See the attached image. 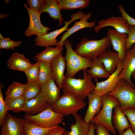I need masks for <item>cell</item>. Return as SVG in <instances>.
Segmentation results:
<instances>
[{"label": "cell", "instance_id": "8fae6325", "mask_svg": "<svg viewBox=\"0 0 135 135\" xmlns=\"http://www.w3.org/2000/svg\"><path fill=\"white\" fill-rule=\"evenodd\" d=\"M24 120L7 113L0 130L1 135H23Z\"/></svg>", "mask_w": 135, "mask_h": 135}, {"label": "cell", "instance_id": "ac0fdd59", "mask_svg": "<svg viewBox=\"0 0 135 135\" xmlns=\"http://www.w3.org/2000/svg\"><path fill=\"white\" fill-rule=\"evenodd\" d=\"M41 92L36 97L26 101L24 112L28 115L38 114L50 106Z\"/></svg>", "mask_w": 135, "mask_h": 135}, {"label": "cell", "instance_id": "836d02e7", "mask_svg": "<svg viewBox=\"0 0 135 135\" xmlns=\"http://www.w3.org/2000/svg\"><path fill=\"white\" fill-rule=\"evenodd\" d=\"M20 41H15L10 40V38L3 37L0 34V48L8 50L20 46L22 44Z\"/></svg>", "mask_w": 135, "mask_h": 135}, {"label": "cell", "instance_id": "d6986e66", "mask_svg": "<svg viewBox=\"0 0 135 135\" xmlns=\"http://www.w3.org/2000/svg\"><path fill=\"white\" fill-rule=\"evenodd\" d=\"M61 10L59 0H44L39 12L42 14L46 12L48 13L50 17L55 20H58V26L61 25L64 19L60 12Z\"/></svg>", "mask_w": 135, "mask_h": 135}, {"label": "cell", "instance_id": "d4e9b609", "mask_svg": "<svg viewBox=\"0 0 135 135\" xmlns=\"http://www.w3.org/2000/svg\"><path fill=\"white\" fill-rule=\"evenodd\" d=\"M63 49V46L54 48L47 46L42 52L36 54L34 58L38 61L50 63L56 56L61 53Z\"/></svg>", "mask_w": 135, "mask_h": 135}, {"label": "cell", "instance_id": "2e32d148", "mask_svg": "<svg viewBox=\"0 0 135 135\" xmlns=\"http://www.w3.org/2000/svg\"><path fill=\"white\" fill-rule=\"evenodd\" d=\"M97 58L103 64L106 71L110 75L116 70L118 65L122 60L117 52H114L110 49L101 53Z\"/></svg>", "mask_w": 135, "mask_h": 135}, {"label": "cell", "instance_id": "3957f363", "mask_svg": "<svg viewBox=\"0 0 135 135\" xmlns=\"http://www.w3.org/2000/svg\"><path fill=\"white\" fill-rule=\"evenodd\" d=\"M66 49L64 58L66 63V76L74 78L75 75L81 70H86L90 68L93 60L83 57L74 51L72 44L67 39L64 42Z\"/></svg>", "mask_w": 135, "mask_h": 135}, {"label": "cell", "instance_id": "ba28073f", "mask_svg": "<svg viewBox=\"0 0 135 135\" xmlns=\"http://www.w3.org/2000/svg\"><path fill=\"white\" fill-rule=\"evenodd\" d=\"M86 14V13H83L82 11L74 14H72L70 20L69 21H64V23L65 25L62 28L56 30L45 35L37 36L34 40L35 46L46 47L56 46L57 43L59 42L56 39L57 36L64 32L67 31L68 29V26L72 22L76 20L80 19Z\"/></svg>", "mask_w": 135, "mask_h": 135}, {"label": "cell", "instance_id": "5b68a950", "mask_svg": "<svg viewBox=\"0 0 135 135\" xmlns=\"http://www.w3.org/2000/svg\"><path fill=\"white\" fill-rule=\"evenodd\" d=\"M103 105L99 113L94 116L91 122L104 126L109 132L114 135L116 132L112 124V120L113 109L117 105H120L118 100L114 96L106 94L102 96Z\"/></svg>", "mask_w": 135, "mask_h": 135}, {"label": "cell", "instance_id": "4316f807", "mask_svg": "<svg viewBox=\"0 0 135 135\" xmlns=\"http://www.w3.org/2000/svg\"><path fill=\"white\" fill-rule=\"evenodd\" d=\"M86 72L92 78H108L110 76L106 70L103 64L98 58L93 60L90 68Z\"/></svg>", "mask_w": 135, "mask_h": 135}, {"label": "cell", "instance_id": "f1b7e54d", "mask_svg": "<svg viewBox=\"0 0 135 135\" xmlns=\"http://www.w3.org/2000/svg\"><path fill=\"white\" fill-rule=\"evenodd\" d=\"M25 88V84L14 82L10 84L6 93L5 99L18 98L23 96Z\"/></svg>", "mask_w": 135, "mask_h": 135}, {"label": "cell", "instance_id": "83f0119b", "mask_svg": "<svg viewBox=\"0 0 135 135\" xmlns=\"http://www.w3.org/2000/svg\"><path fill=\"white\" fill-rule=\"evenodd\" d=\"M61 10L82 9L87 8L90 0H59Z\"/></svg>", "mask_w": 135, "mask_h": 135}, {"label": "cell", "instance_id": "4fadbf2b", "mask_svg": "<svg viewBox=\"0 0 135 135\" xmlns=\"http://www.w3.org/2000/svg\"><path fill=\"white\" fill-rule=\"evenodd\" d=\"M98 24L94 28L96 33H98L102 28L108 26L112 27L117 31L128 35L130 31V26L126 20L120 16H112L106 19L98 21Z\"/></svg>", "mask_w": 135, "mask_h": 135}, {"label": "cell", "instance_id": "4dcf8cb0", "mask_svg": "<svg viewBox=\"0 0 135 135\" xmlns=\"http://www.w3.org/2000/svg\"><path fill=\"white\" fill-rule=\"evenodd\" d=\"M38 61L40 70L38 82L42 85L52 78V70L50 63Z\"/></svg>", "mask_w": 135, "mask_h": 135}, {"label": "cell", "instance_id": "ab89813d", "mask_svg": "<svg viewBox=\"0 0 135 135\" xmlns=\"http://www.w3.org/2000/svg\"><path fill=\"white\" fill-rule=\"evenodd\" d=\"M95 124L97 135H110L109 131L104 126L99 124Z\"/></svg>", "mask_w": 135, "mask_h": 135}, {"label": "cell", "instance_id": "8d00e7d4", "mask_svg": "<svg viewBox=\"0 0 135 135\" xmlns=\"http://www.w3.org/2000/svg\"><path fill=\"white\" fill-rule=\"evenodd\" d=\"M135 44V26H130V31L126 40L125 46L126 51L130 49Z\"/></svg>", "mask_w": 135, "mask_h": 135}, {"label": "cell", "instance_id": "5bb4252c", "mask_svg": "<svg viewBox=\"0 0 135 135\" xmlns=\"http://www.w3.org/2000/svg\"><path fill=\"white\" fill-rule=\"evenodd\" d=\"M106 35L110 38L113 49L118 53L120 58L123 60L126 54L125 46L128 35L109 28Z\"/></svg>", "mask_w": 135, "mask_h": 135}, {"label": "cell", "instance_id": "603a6c76", "mask_svg": "<svg viewBox=\"0 0 135 135\" xmlns=\"http://www.w3.org/2000/svg\"><path fill=\"white\" fill-rule=\"evenodd\" d=\"M114 112L112 117L113 126L118 131L119 134L125 129L131 127L125 114L122 111L120 105L116 106L114 108Z\"/></svg>", "mask_w": 135, "mask_h": 135}, {"label": "cell", "instance_id": "30bf717a", "mask_svg": "<svg viewBox=\"0 0 135 135\" xmlns=\"http://www.w3.org/2000/svg\"><path fill=\"white\" fill-rule=\"evenodd\" d=\"M123 67V60L119 63L116 70L105 80L100 82L95 79L96 82L94 90L91 93L100 96H103L112 92L115 88L120 79L118 76L122 72Z\"/></svg>", "mask_w": 135, "mask_h": 135}, {"label": "cell", "instance_id": "f546056e", "mask_svg": "<svg viewBox=\"0 0 135 135\" xmlns=\"http://www.w3.org/2000/svg\"><path fill=\"white\" fill-rule=\"evenodd\" d=\"M23 96L26 100L35 98L41 92V85L38 82H29L25 84Z\"/></svg>", "mask_w": 135, "mask_h": 135}, {"label": "cell", "instance_id": "f6af8a7d", "mask_svg": "<svg viewBox=\"0 0 135 135\" xmlns=\"http://www.w3.org/2000/svg\"><path fill=\"white\" fill-rule=\"evenodd\" d=\"M132 75V76L133 78H134V79L135 80V70L133 72Z\"/></svg>", "mask_w": 135, "mask_h": 135}, {"label": "cell", "instance_id": "ffe728a7", "mask_svg": "<svg viewBox=\"0 0 135 135\" xmlns=\"http://www.w3.org/2000/svg\"><path fill=\"white\" fill-rule=\"evenodd\" d=\"M87 97L88 100V106L84 119L88 123H90L95 115L101 110L103 105L102 96L94 93H91Z\"/></svg>", "mask_w": 135, "mask_h": 135}, {"label": "cell", "instance_id": "52a82bcc", "mask_svg": "<svg viewBox=\"0 0 135 135\" xmlns=\"http://www.w3.org/2000/svg\"><path fill=\"white\" fill-rule=\"evenodd\" d=\"M64 115L53 111L51 106L40 113L31 115L26 114L25 119L30 120L42 128H48L58 125L64 120Z\"/></svg>", "mask_w": 135, "mask_h": 135}, {"label": "cell", "instance_id": "60d3db41", "mask_svg": "<svg viewBox=\"0 0 135 135\" xmlns=\"http://www.w3.org/2000/svg\"><path fill=\"white\" fill-rule=\"evenodd\" d=\"M65 130L64 128L58 126L52 130L48 135H63Z\"/></svg>", "mask_w": 135, "mask_h": 135}, {"label": "cell", "instance_id": "cb8c5ba5", "mask_svg": "<svg viewBox=\"0 0 135 135\" xmlns=\"http://www.w3.org/2000/svg\"><path fill=\"white\" fill-rule=\"evenodd\" d=\"M72 115L76 119V122L71 124L70 127V131H68L69 135H88L90 124L86 122L77 113Z\"/></svg>", "mask_w": 135, "mask_h": 135}, {"label": "cell", "instance_id": "9c48e42d", "mask_svg": "<svg viewBox=\"0 0 135 135\" xmlns=\"http://www.w3.org/2000/svg\"><path fill=\"white\" fill-rule=\"evenodd\" d=\"M24 6L28 11L30 18L28 26L25 32V35L30 36L36 35L38 36L48 34V31L50 29L48 27L43 26L41 23L40 17L41 14L39 11L36 12L30 8L26 3Z\"/></svg>", "mask_w": 135, "mask_h": 135}, {"label": "cell", "instance_id": "6da1fadb", "mask_svg": "<svg viewBox=\"0 0 135 135\" xmlns=\"http://www.w3.org/2000/svg\"><path fill=\"white\" fill-rule=\"evenodd\" d=\"M112 46L110 38L106 36L97 40L83 37L77 44L74 51L83 57L93 60Z\"/></svg>", "mask_w": 135, "mask_h": 135}, {"label": "cell", "instance_id": "277c9868", "mask_svg": "<svg viewBox=\"0 0 135 135\" xmlns=\"http://www.w3.org/2000/svg\"><path fill=\"white\" fill-rule=\"evenodd\" d=\"M86 104L72 92H64L55 102L51 106L54 112L68 116L77 113Z\"/></svg>", "mask_w": 135, "mask_h": 135}, {"label": "cell", "instance_id": "e575fe53", "mask_svg": "<svg viewBox=\"0 0 135 135\" xmlns=\"http://www.w3.org/2000/svg\"><path fill=\"white\" fill-rule=\"evenodd\" d=\"M2 84H0V126H1L7 114L8 108L3 98L2 90Z\"/></svg>", "mask_w": 135, "mask_h": 135}, {"label": "cell", "instance_id": "1f68e13d", "mask_svg": "<svg viewBox=\"0 0 135 135\" xmlns=\"http://www.w3.org/2000/svg\"><path fill=\"white\" fill-rule=\"evenodd\" d=\"M8 111L18 113L24 111L26 100L23 96L17 98L6 99Z\"/></svg>", "mask_w": 135, "mask_h": 135}, {"label": "cell", "instance_id": "d6a6232c", "mask_svg": "<svg viewBox=\"0 0 135 135\" xmlns=\"http://www.w3.org/2000/svg\"><path fill=\"white\" fill-rule=\"evenodd\" d=\"M40 70L39 61L32 65L24 72L28 82H38Z\"/></svg>", "mask_w": 135, "mask_h": 135}, {"label": "cell", "instance_id": "9a60e30c", "mask_svg": "<svg viewBox=\"0 0 135 135\" xmlns=\"http://www.w3.org/2000/svg\"><path fill=\"white\" fill-rule=\"evenodd\" d=\"M50 64L52 70V78L56 82L59 88L62 89L65 77L64 71L66 63L64 57L60 53L54 58Z\"/></svg>", "mask_w": 135, "mask_h": 135}, {"label": "cell", "instance_id": "44dd1931", "mask_svg": "<svg viewBox=\"0 0 135 135\" xmlns=\"http://www.w3.org/2000/svg\"><path fill=\"white\" fill-rule=\"evenodd\" d=\"M52 78L41 85V91L48 103L50 106L53 105L60 96V90Z\"/></svg>", "mask_w": 135, "mask_h": 135}, {"label": "cell", "instance_id": "ee69618b", "mask_svg": "<svg viewBox=\"0 0 135 135\" xmlns=\"http://www.w3.org/2000/svg\"><path fill=\"white\" fill-rule=\"evenodd\" d=\"M63 135H69L68 131H67L65 130L64 133Z\"/></svg>", "mask_w": 135, "mask_h": 135}, {"label": "cell", "instance_id": "7402d4cb", "mask_svg": "<svg viewBox=\"0 0 135 135\" xmlns=\"http://www.w3.org/2000/svg\"><path fill=\"white\" fill-rule=\"evenodd\" d=\"M32 64L23 54L17 52L13 53L7 62V66L10 69L24 72Z\"/></svg>", "mask_w": 135, "mask_h": 135}, {"label": "cell", "instance_id": "484cf974", "mask_svg": "<svg viewBox=\"0 0 135 135\" xmlns=\"http://www.w3.org/2000/svg\"><path fill=\"white\" fill-rule=\"evenodd\" d=\"M48 128H42L28 120H24L23 135H48L51 130L58 126Z\"/></svg>", "mask_w": 135, "mask_h": 135}, {"label": "cell", "instance_id": "f35d334b", "mask_svg": "<svg viewBox=\"0 0 135 135\" xmlns=\"http://www.w3.org/2000/svg\"><path fill=\"white\" fill-rule=\"evenodd\" d=\"M27 1L30 8L36 12H39L44 0H27Z\"/></svg>", "mask_w": 135, "mask_h": 135}, {"label": "cell", "instance_id": "8992f818", "mask_svg": "<svg viewBox=\"0 0 135 135\" xmlns=\"http://www.w3.org/2000/svg\"><path fill=\"white\" fill-rule=\"evenodd\" d=\"M107 94L118 100L122 110L135 108V88L124 79H120L114 89Z\"/></svg>", "mask_w": 135, "mask_h": 135}, {"label": "cell", "instance_id": "7c38bea8", "mask_svg": "<svg viewBox=\"0 0 135 135\" xmlns=\"http://www.w3.org/2000/svg\"><path fill=\"white\" fill-rule=\"evenodd\" d=\"M135 70V44L130 49L126 51V56L123 60L122 70L118 76L119 79H124L135 88V85L131 79V76Z\"/></svg>", "mask_w": 135, "mask_h": 135}, {"label": "cell", "instance_id": "d590c367", "mask_svg": "<svg viewBox=\"0 0 135 135\" xmlns=\"http://www.w3.org/2000/svg\"><path fill=\"white\" fill-rule=\"evenodd\" d=\"M122 111L127 117L133 132L135 134V108H128Z\"/></svg>", "mask_w": 135, "mask_h": 135}, {"label": "cell", "instance_id": "74e56055", "mask_svg": "<svg viewBox=\"0 0 135 135\" xmlns=\"http://www.w3.org/2000/svg\"><path fill=\"white\" fill-rule=\"evenodd\" d=\"M119 10L122 18L125 20L130 26H135V19L128 14L122 5H119L118 6Z\"/></svg>", "mask_w": 135, "mask_h": 135}, {"label": "cell", "instance_id": "e0dca14e", "mask_svg": "<svg viewBox=\"0 0 135 135\" xmlns=\"http://www.w3.org/2000/svg\"><path fill=\"white\" fill-rule=\"evenodd\" d=\"M92 15L91 13H86V14L78 21H74V24L64 33L60 38V41L56 44V46H63L64 40L70 35L81 29L86 28H92L94 27L96 23L93 21L89 22L88 21Z\"/></svg>", "mask_w": 135, "mask_h": 135}, {"label": "cell", "instance_id": "b9f144b4", "mask_svg": "<svg viewBox=\"0 0 135 135\" xmlns=\"http://www.w3.org/2000/svg\"><path fill=\"white\" fill-rule=\"evenodd\" d=\"M119 135H135V134L133 132L131 128L130 127Z\"/></svg>", "mask_w": 135, "mask_h": 135}, {"label": "cell", "instance_id": "7bdbcfd3", "mask_svg": "<svg viewBox=\"0 0 135 135\" xmlns=\"http://www.w3.org/2000/svg\"><path fill=\"white\" fill-rule=\"evenodd\" d=\"M96 130L95 124L92 122L90 123V127L88 135H95L94 131Z\"/></svg>", "mask_w": 135, "mask_h": 135}, {"label": "cell", "instance_id": "7a4b0ae2", "mask_svg": "<svg viewBox=\"0 0 135 135\" xmlns=\"http://www.w3.org/2000/svg\"><path fill=\"white\" fill-rule=\"evenodd\" d=\"M84 78L78 79L65 76L62 84L63 92H72L82 100H84L88 95L94 91L96 85L92 82V78L86 70H83Z\"/></svg>", "mask_w": 135, "mask_h": 135}]
</instances>
